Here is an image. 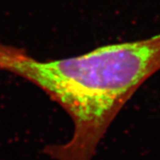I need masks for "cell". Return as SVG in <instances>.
I'll return each instance as SVG.
<instances>
[{
	"mask_svg": "<svg viewBox=\"0 0 160 160\" xmlns=\"http://www.w3.org/2000/svg\"><path fill=\"white\" fill-rule=\"evenodd\" d=\"M20 51L21 50H20L18 48L6 46V45L0 43V59L5 58V57L15 55V54H19Z\"/></svg>",
	"mask_w": 160,
	"mask_h": 160,
	"instance_id": "7a4b0ae2",
	"label": "cell"
},
{
	"mask_svg": "<svg viewBox=\"0 0 160 160\" xmlns=\"http://www.w3.org/2000/svg\"><path fill=\"white\" fill-rule=\"evenodd\" d=\"M0 69L38 86L71 117L70 140L47 146L55 160H91L110 125L147 79L160 70V34L40 61L23 51L0 60Z\"/></svg>",
	"mask_w": 160,
	"mask_h": 160,
	"instance_id": "6da1fadb",
	"label": "cell"
}]
</instances>
